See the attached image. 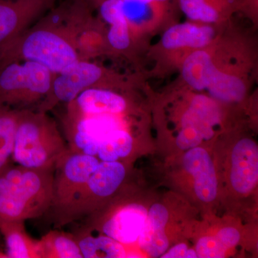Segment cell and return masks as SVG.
Segmentation results:
<instances>
[{
  "mask_svg": "<svg viewBox=\"0 0 258 258\" xmlns=\"http://www.w3.org/2000/svg\"><path fill=\"white\" fill-rule=\"evenodd\" d=\"M79 32L64 13L62 5L52 8L0 51V66L32 61L57 75L83 60Z\"/></svg>",
  "mask_w": 258,
  "mask_h": 258,
  "instance_id": "obj_1",
  "label": "cell"
},
{
  "mask_svg": "<svg viewBox=\"0 0 258 258\" xmlns=\"http://www.w3.org/2000/svg\"><path fill=\"white\" fill-rule=\"evenodd\" d=\"M54 170L13 162L0 172V225L46 215L52 205Z\"/></svg>",
  "mask_w": 258,
  "mask_h": 258,
  "instance_id": "obj_2",
  "label": "cell"
},
{
  "mask_svg": "<svg viewBox=\"0 0 258 258\" xmlns=\"http://www.w3.org/2000/svg\"><path fill=\"white\" fill-rule=\"evenodd\" d=\"M69 149L59 125L46 112L20 111L13 162L30 169H55Z\"/></svg>",
  "mask_w": 258,
  "mask_h": 258,
  "instance_id": "obj_3",
  "label": "cell"
},
{
  "mask_svg": "<svg viewBox=\"0 0 258 258\" xmlns=\"http://www.w3.org/2000/svg\"><path fill=\"white\" fill-rule=\"evenodd\" d=\"M55 74L32 61L0 66V106L37 109L51 88Z\"/></svg>",
  "mask_w": 258,
  "mask_h": 258,
  "instance_id": "obj_4",
  "label": "cell"
},
{
  "mask_svg": "<svg viewBox=\"0 0 258 258\" xmlns=\"http://www.w3.org/2000/svg\"><path fill=\"white\" fill-rule=\"evenodd\" d=\"M99 163L96 157L70 149L57 161L54 170L52 205L47 211L52 219L72 203Z\"/></svg>",
  "mask_w": 258,
  "mask_h": 258,
  "instance_id": "obj_5",
  "label": "cell"
},
{
  "mask_svg": "<svg viewBox=\"0 0 258 258\" xmlns=\"http://www.w3.org/2000/svg\"><path fill=\"white\" fill-rule=\"evenodd\" d=\"M125 176V166L119 161H101L76 198L61 213L66 224L82 220L91 212L95 200L109 198Z\"/></svg>",
  "mask_w": 258,
  "mask_h": 258,
  "instance_id": "obj_6",
  "label": "cell"
},
{
  "mask_svg": "<svg viewBox=\"0 0 258 258\" xmlns=\"http://www.w3.org/2000/svg\"><path fill=\"white\" fill-rule=\"evenodd\" d=\"M104 77L101 66L88 60H80L66 72L55 75L50 91L37 110L48 113L58 105L72 101L86 90L101 88Z\"/></svg>",
  "mask_w": 258,
  "mask_h": 258,
  "instance_id": "obj_7",
  "label": "cell"
},
{
  "mask_svg": "<svg viewBox=\"0 0 258 258\" xmlns=\"http://www.w3.org/2000/svg\"><path fill=\"white\" fill-rule=\"evenodd\" d=\"M58 0H0V51L55 8Z\"/></svg>",
  "mask_w": 258,
  "mask_h": 258,
  "instance_id": "obj_8",
  "label": "cell"
},
{
  "mask_svg": "<svg viewBox=\"0 0 258 258\" xmlns=\"http://www.w3.org/2000/svg\"><path fill=\"white\" fill-rule=\"evenodd\" d=\"M257 144L250 139H242L232 151L231 184L237 192L248 193L257 184Z\"/></svg>",
  "mask_w": 258,
  "mask_h": 258,
  "instance_id": "obj_9",
  "label": "cell"
},
{
  "mask_svg": "<svg viewBox=\"0 0 258 258\" xmlns=\"http://www.w3.org/2000/svg\"><path fill=\"white\" fill-rule=\"evenodd\" d=\"M184 166L195 178V190L198 198L205 203L213 201L217 196V181L208 152L203 148H192L184 155Z\"/></svg>",
  "mask_w": 258,
  "mask_h": 258,
  "instance_id": "obj_10",
  "label": "cell"
},
{
  "mask_svg": "<svg viewBox=\"0 0 258 258\" xmlns=\"http://www.w3.org/2000/svg\"><path fill=\"white\" fill-rule=\"evenodd\" d=\"M147 214V210L141 205H127L105 222L102 230L105 235L120 244L134 243L138 240Z\"/></svg>",
  "mask_w": 258,
  "mask_h": 258,
  "instance_id": "obj_11",
  "label": "cell"
},
{
  "mask_svg": "<svg viewBox=\"0 0 258 258\" xmlns=\"http://www.w3.org/2000/svg\"><path fill=\"white\" fill-rule=\"evenodd\" d=\"M168 220L167 210L160 204L153 205L147 214L138 239L141 247L152 257L162 255L169 247V241L164 230Z\"/></svg>",
  "mask_w": 258,
  "mask_h": 258,
  "instance_id": "obj_12",
  "label": "cell"
},
{
  "mask_svg": "<svg viewBox=\"0 0 258 258\" xmlns=\"http://www.w3.org/2000/svg\"><path fill=\"white\" fill-rule=\"evenodd\" d=\"M214 34L213 28L208 25L198 26L189 23L178 24L164 32L161 43L166 49L186 47L200 49L210 43Z\"/></svg>",
  "mask_w": 258,
  "mask_h": 258,
  "instance_id": "obj_13",
  "label": "cell"
},
{
  "mask_svg": "<svg viewBox=\"0 0 258 258\" xmlns=\"http://www.w3.org/2000/svg\"><path fill=\"white\" fill-rule=\"evenodd\" d=\"M24 224L25 222H12L0 225L6 245V257L40 258L39 240L29 236Z\"/></svg>",
  "mask_w": 258,
  "mask_h": 258,
  "instance_id": "obj_14",
  "label": "cell"
},
{
  "mask_svg": "<svg viewBox=\"0 0 258 258\" xmlns=\"http://www.w3.org/2000/svg\"><path fill=\"white\" fill-rule=\"evenodd\" d=\"M217 70L208 52L197 50L185 59L182 67L183 79L194 89L203 91L208 88Z\"/></svg>",
  "mask_w": 258,
  "mask_h": 258,
  "instance_id": "obj_15",
  "label": "cell"
},
{
  "mask_svg": "<svg viewBox=\"0 0 258 258\" xmlns=\"http://www.w3.org/2000/svg\"><path fill=\"white\" fill-rule=\"evenodd\" d=\"M220 119V111L215 102L205 96H197L183 116L182 125L193 127L206 136L212 133V127Z\"/></svg>",
  "mask_w": 258,
  "mask_h": 258,
  "instance_id": "obj_16",
  "label": "cell"
},
{
  "mask_svg": "<svg viewBox=\"0 0 258 258\" xmlns=\"http://www.w3.org/2000/svg\"><path fill=\"white\" fill-rule=\"evenodd\" d=\"M39 244L40 258H83L74 235L62 231H50Z\"/></svg>",
  "mask_w": 258,
  "mask_h": 258,
  "instance_id": "obj_17",
  "label": "cell"
},
{
  "mask_svg": "<svg viewBox=\"0 0 258 258\" xmlns=\"http://www.w3.org/2000/svg\"><path fill=\"white\" fill-rule=\"evenodd\" d=\"M85 258H120L126 257L123 244L108 236L93 237L80 230L74 235Z\"/></svg>",
  "mask_w": 258,
  "mask_h": 258,
  "instance_id": "obj_18",
  "label": "cell"
},
{
  "mask_svg": "<svg viewBox=\"0 0 258 258\" xmlns=\"http://www.w3.org/2000/svg\"><path fill=\"white\" fill-rule=\"evenodd\" d=\"M20 111L10 107L0 106V172L13 162Z\"/></svg>",
  "mask_w": 258,
  "mask_h": 258,
  "instance_id": "obj_19",
  "label": "cell"
},
{
  "mask_svg": "<svg viewBox=\"0 0 258 258\" xmlns=\"http://www.w3.org/2000/svg\"><path fill=\"white\" fill-rule=\"evenodd\" d=\"M215 99L223 102L239 101L245 95V85L240 79L217 70L208 88Z\"/></svg>",
  "mask_w": 258,
  "mask_h": 258,
  "instance_id": "obj_20",
  "label": "cell"
},
{
  "mask_svg": "<svg viewBox=\"0 0 258 258\" xmlns=\"http://www.w3.org/2000/svg\"><path fill=\"white\" fill-rule=\"evenodd\" d=\"M180 8L188 18L205 23L217 21V10L208 5L205 0H179Z\"/></svg>",
  "mask_w": 258,
  "mask_h": 258,
  "instance_id": "obj_21",
  "label": "cell"
},
{
  "mask_svg": "<svg viewBox=\"0 0 258 258\" xmlns=\"http://www.w3.org/2000/svg\"><path fill=\"white\" fill-rule=\"evenodd\" d=\"M107 39L110 45L115 50H124L130 46V32L126 19L111 24Z\"/></svg>",
  "mask_w": 258,
  "mask_h": 258,
  "instance_id": "obj_22",
  "label": "cell"
},
{
  "mask_svg": "<svg viewBox=\"0 0 258 258\" xmlns=\"http://www.w3.org/2000/svg\"><path fill=\"white\" fill-rule=\"evenodd\" d=\"M227 248L217 237H205L197 244L196 252L198 257H224Z\"/></svg>",
  "mask_w": 258,
  "mask_h": 258,
  "instance_id": "obj_23",
  "label": "cell"
},
{
  "mask_svg": "<svg viewBox=\"0 0 258 258\" xmlns=\"http://www.w3.org/2000/svg\"><path fill=\"white\" fill-rule=\"evenodd\" d=\"M101 15L103 20L113 24L125 20L122 0H105L101 6Z\"/></svg>",
  "mask_w": 258,
  "mask_h": 258,
  "instance_id": "obj_24",
  "label": "cell"
},
{
  "mask_svg": "<svg viewBox=\"0 0 258 258\" xmlns=\"http://www.w3.org/2000/svg\"><path fill=\"white\" fill-rule=\"evenodd\" d=\"M203 139L202 134L196 128L185 126L178 135L176 144L180 149L186 150L198 147Z\"/></svg>",
  "mask_w": 258,
  "mask_h": 258,
  "instance_id": "obj_25",
  "label": "cell"
},
{
  "mask_svg": "<svg viewBox=\"0 0 258 258\" xmlns=\"http://www.w3.org/2000/svg\"><path fill=\"white\" fill-rule=\"evenodd\" d=\"M216 237L227 249L236 245L240 238L238 231L232 227L222 229L217 233Z\"/></svg>",
  "mask_w": 258,
  "mask_h": 258,
  "instance_id": "obj_26",
  "label": "cell"
},
{
  "mask_svg": "<svg viewBox=\"0 0 258 258\" xmlns=\"http://www.w3.org/2000/svg\"><path fill=\"white\" fill-rule=\"evenodd\" d=\"M187 246L185 244H179L174 246L167 252L162 255V257L171 258V257H184L186 250H187Z\"/></svg>",
  "mask_w": 258,
  "mask_h": 258,
  "instance_id": "obj_27",
  "label": "cell"
},
{
  "mask_svg": "<svg viewBox=\"0 0 258 258\" xmlns=\"http://www.w3.org/2000/svg\"><path fill=\"white\" fill-rule=\"evenodd\" d=\"M186 258H195L198 257V254H197L196 251L194 250V249H187L186 252V254H185V257Z\"/></svg>",
  "mask_w": 258,
  "mask_h": 258,
  "instance_id": "obj_28",
  "label": "cell"
},
{
  "mask_svg": "<svg viewBox=\"0 0 258 258\" xmlns=\"http://www.w3.org/2000/svg\"><path fill=\"white\" fill-rule=\"evenodd\" d=\"M128 1L137 2V3H143V4L149 5L153 2H165L166 0H128Z\"/></svg>",
  "mask_w": 258,
  "mask_h": 258,
  "instance_id": "obj_29",
  "label": "cell"
}]
</instances>
